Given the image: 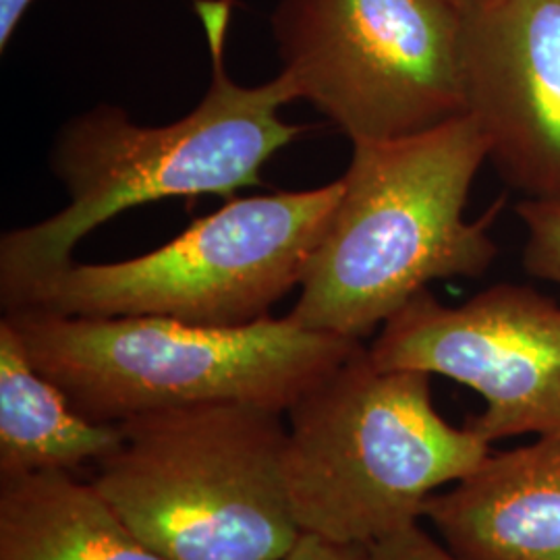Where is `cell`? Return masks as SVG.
Masks as SVG:
<instances>
[{
	"mask_svg": "<svg viewBox=\"0 0 560 560\" xmlns=\"http://www.w3.org/2000/svg\"><path fill=\"white\" fill-rule=\"evenodd\" d=\"M210 52V85L200 104L166 125H140L120 106L101 104L67 120L50 150V168L67 206L0 240L2 314L23 310L69 264L85 235L150 201L233 196L260 185L261 166L300 138L280 117L298 101L279 73L241 85L226 67L233 0H194Z\"/></svg>",
	"mask_w": 560,
	"mask_h": 560,
	"instance_id": "1",
	"label": "cell"
},
{
	"mask_svg": "<svg viewBox=\"0 0 560 560\" xmlns=\"http://www.w3.org/2000/svg\"><path fill=\"white\" fill-rule=\"evenodd\" d=\"M483 162L488 145L469 115L407 138L355 141L287 318L363 342L430 282L481 277L499 256L490 231L504 203L465 219Z\"/></svg>",
	"mask_w": 560,
	"mask_h": 560,
	"instance_id": "2",
	"label": "cell"
},
{
	"mask_svg": "<svg viewBox=\"0 0 560 560\" xmlns=\"http://www.w3.org/2000/svg\"><path fill=\"white\" fill-rule=\"evenodd\" d=\"M282 478L301 534L370 546L423 517L490 444L442 418L432 376L381 370L360 347L287 411Z\"/></svg>",
	"mask_w": 560,
	"mask_h": 560,
	"instance_id": "3",
	"label": "cell"
},
{
	"mask_svg": "<svg viewBox=\"0 0 560 560\" xmlns=\"http://www.w3.org/2000/svg\"><path fill=\"white\" fill-rule=\"evenodd\" d=\"M2 318L42 374L101 423L217 402L287 416L361 345L307 330L287 316L235 328L161 316H62L38 307Z\"/></svg>",
	"mask_w": 560,
	"mask_h": 560,
	"instance_id": "4",
	"label": "cell"
},
{
	"mask_svg": "<svg viewBox=\"0 0 560 560\" xmlns=\"http://www.w3.org/2000/svg\"><path fill=\"white\" fill-rule=\"evenodd\" d=\"M284 413L191 405L120 421L92 483L166 560H282L300 540L284 478Z\"/></svg>",
	"mask_w": 560,
	"mask_h": 560,
	"instance_id": "5",
	"label": "cell"
},
{
	"mask_svg": "<svg viewBox=\"0 0 560 560\" xmlns=\"http://www.w3.org/2000/svg\"><path fill=\"white\" fill-rule=\"evenodd\" d=\"M340 194L342 179L235 198L154 252L69 264L23 310L85 318L161 316L214 328L270 318V310L300 289Z\"/></svg>",
	"mask_w": 560,
	"mask_h": 560,
	"instance_id": "6",
	"label": "cell"
},
{
	"mask_svg": "<svg viewBox=\"0 0 560 560\" xmlns=\"http://www.w3.org/2000/svg\"><path fill=\"white\" fill-rule=\"evenodd\" d=\"M270 27L298 101L351 143L467 115L463 13L451 0H279Z\"/></svg>",
	"mask_w": 560,
	"mask_h": 560,
	"instance_id": "7",
	"label": "cell"
},
{
	"mask_svg": "<svg viewBox=\"0 0 560 560\" xmlns=\"http://www.w3.org/2000/svg\"><path fill=\"white\" fill-rule=\"evenodd\" d=\"M381 370H416L469 386L486 407L465 425L492 444L560 436V305L532 287L494 284L460 305L428 289L368 347Z\"/></svg>",
	"mask_w": 560,
	"mask_h": 560,
	"instance_id": "8",
	"label": "cell"
},
{
	"mask_svg": "<svg viewBox=\"0 0 560 560\" xmlns=\"http://www.w3.org/2000/svg\"><path fill=\"white\" fill-rule=\"evenodd\" d=\"M463 69L488 161L525 200L560 201V0H481Z\"/></svg>",
	"mask_w": 560,
	"mask_h": 560,
	"instance_id": "9",
	"label": "cell"
},
{
	"mask_svg": "<svg viewBox=\"0 0 560 560\" xmlns=\"http://www.w3.org/2000/svg\"><path fill=\"white\" fill-rule=\"evenodd\" d=\"M423 517L463 560H560V436L490 453Z\"/></svg>",
	"mask_w": 560,
	"mask_h": 560,
	"instance_id": "10",
	"label": "cell"
},
{
	"mask_svg": "<svg viewBox=\"0 0 560 560\" xmlns=\"http://www.w3.org/2000/svg\"><path fill=\"white\" fill-rule=\"evenodd\" d=\"M0 560H166L71 471L0 480Z\"/></svg>",
	"mask_w": 560,
	"mask_h": 560,
	"instance_id": "11",
	"label": "cell"
},
{
	"mask_svg": "<svg viewBox=\"0 0 560 560\" xmlns=\"http://www.w3.org/2000/svg\"><path fill=\"white\" fill-rule=\"evenodd\" d=\"M122 442L119 423L92 421L32 363L0 320V480L98 465Z\"/></svg>",
	"mask_w": 560,
	"mask_h": 560,
	"instance_id": "12",
	"label": "cell"
},
{
	"mask_svg": "<svg viewBox=\"0 0 560 560\" xmlns=\"http://www.w3.org/2000/svg\"><path fill=\"white\" fill-rule=\"evenodd\" d=\"M517 214L525 226L523 266L529 275L560 284V201H521Z\"/></svg>",
	"mask_w": 560,
	"mask_h": 560,
	"instance_id": "13",
	"label": "cell"
},
{
	"mask_svg": "<svg viewBox=\"0 0 560 560\" xmlns=\"http://www.w3.org/2000/svg\"><path fill=\"white\" fill-rule=\"evenodd\" d=\"M368 555L370 560H463L444 541L421 529L420 523L370 544Z\"/></svg>",
	"mask_w": 560,
	"mask_h": 560,
	"instance_id": "14",
	"label": "cell"
},
{
	"mask_svg": "<svg viewBox=\"0 0 560 560\" xmlns=\"http://www.w3.org/2000/svg\"><path fill=\"white\" fill-rule=\"evenodd\" d=\"M282 560H370L368 546L339 544L324 540L320 536L301 534L300 540Z\"/></svg>",
	"mask_w": 560,
	"mask_h": 560,
	"instance_id": "15",
	"label": "cell"
},
{
	"mask_svg": "<svg viewBox=\"0 0 560 560\" xmlns=\"http://www.w3.org/2000/svg\"><path fill=\"white\" fill-rule=\"evenodd\" d=\"M34 0H0V50L4 52L13 40L21 20L30 11Z\"/></svg>",
	"mask_w": 560,
	"mask_h": 560,
	"instance_id": "16",
	"label": "cell"
},
{
	"mask_svg": "<svg viewBox=\"0 0 560 560\" xmlns=\"http://www.w3.org/2000/svg\"><path fill=\"white\" fill-rule=\"evenodd\" d=\"M457 9H459L463 15H467L469 11H474L478 4H480L481 0H451Z\"/></svg>",
	"mask_w": 560,
	"mask_h": 560,
	"instance_id": "17",
	"label": "cell"
}]
</instances>
